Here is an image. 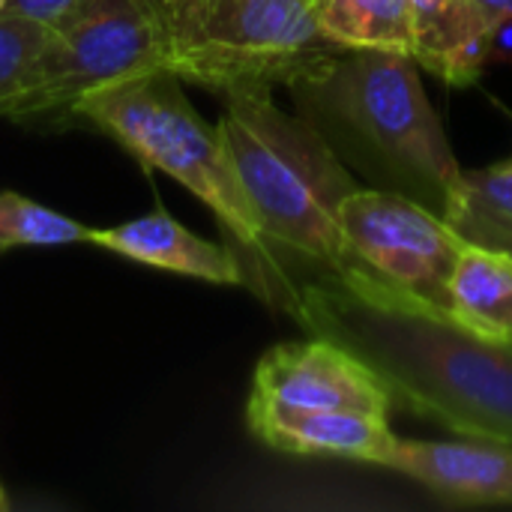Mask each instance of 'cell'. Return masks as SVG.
I'll return each instance as SVG.
<instances>
[{"label": "cell", "mask_w": 512, "mask_h": 512, "mask_svg": "<svg viewBox=\"0 0 512 512\" xmlns=\"http://www.w3.org/2000/svg\"><path fill=\"white\" fill-rule=\"evenodd\" d=\"M246 429L279 453L333 456L381 468L399 444L387 417L360 411H294L246 402Z\"/></svg>", "instance_id": "10"}, {"label": "cell", "mask_w": 512, "mask_h": 512, "mask_svg": "<svg viewBox=\"0 0 512 512\" xmlns=\"http://www.w3.org/2000/svg\"><path fill=\"white\" fill-rule=\"evenodd\" d=\"M288 93L342 159L375 177L381 189L444 213L465 168L420 81L414 54L342 51Z\"/></svg>", "instance_id": "2"}, {"label": "cell", "mask_w": 512, "mask_h": 512, "mask_svg": "<svg viewBox=\"0 0 512 512\" xmlns=\"http://www.w3.org/2000/svg\"><path fill=\"white\" fill-rule=\"evenodd\" d=\"M318 30L345 51L414 54V21L408 0H312Z\"/></svg>", "instance_id": "14"}, {"label": "cell", "mask_w": 512, "mask_h": 512, "mask_svg": "<svg viewBox=\"0 0 512 512\" xmlns=\"http://www.w3.org/2000/svg\"><path fill=\"white\" fill-rule=\"evenodd\" d=\"M282 312L309 336L357 354L393 405L459 438L512 444V345L378 288H348L327 276L294 279Z\"/></svg>", "instance_id": "1"}, {"label": "cell", "mask_w": 512, "mask_h": 512, "mask_svg": "<svg viewBox=\"0 0 512 512\" xmlns=\"http://www.w3.org/2000/svg\"><path fill=\"white\" fill-rule=\"evenodd\" d=\"M87 240L90 225L63 216L21 192H0V252L21 246H69Z\"/></svg>", "instance_id": "16"}, {"label": "cell", "mask_w": 512, "mask_h": 512, "mask_svg": "<svg viewBox=\"0 0 512 512\" xmlns=\"http://www.w3.org/2000/svg\"><path fill=\"white\" fill-rule=\"evenodd\" d=\"M165 69L210 93L291 90L345 48L327 42L312 0H156Z\"/></svg>", "instance_id": "5"}, {"label": "cell", "mask_w": 512, "mask_h": 512, "mask_svg": "<svg viewBox=\"0 0 512 512\" xmlns=\"http://www.w3.org/2000/svg\"><path fill=\"white\" fill-rule=\"evenodd\" d=\"M216 129L285 276L288 261L342 285L372 276L351 255L339 222L342 201L360 183L318 126L279 108L273 93H234Z\"/></svg>", "instance_id": "3"}, {"label": "cell", "mask_w": 512, "mask_h": 512, "mask_svg": "<svg viewBox=\"0 0 512 512\" xmlns=\"http://www.w3.org/2000/svg\"><path fill=\"white\" fill-rule=\"evenodd\" d=\"M75 123L108 135L147 171H162L189 189L243 258L249 288L270 306H285L291 282L264 237L222 135L195 111L174 72L153 69L90 93L81 99Z\"/></svg>", "instance_id": "4"}, {"label": "cell", "mask_w": 512, "mask_h": 512, "mask_svg": "<svg viewBox=\"0 0 512 512\" xmlns=\"http://www.w3.org/2000/svg\"><path fill=\"white\" fill-rule=\"evenodd\" d=\"M468 243L512 255V156L462 174V183L441 213Z\"/></svg>", "instance_id": "15"}, {"label": "cell", "mask_w": 512, "mask_h": 512, "mask_svg": "<svg viewBox=\"0 0 512 512\" xmlns=\"http://www.w3.org/2000/svg\"><path fill=\"white\" fill-rule=\"evenodd\" d=\"M339 222L357 264L375 276L372 288L450 315V279L468 240L441 213L396 189L360 186L342 201Z\"/></svg>", "instance_id": "7"}, {"label": "cell", "mask_w": 512, "mask_h": 512, "mask_svg": "<svg viewBox=\"0 0 512 512\" xmlns=\"http://www.w3.org/2000/svg\"><path fill=\"white\" fill-rule=\"evenodd\" d=\"M153 69H165L156 0H81L54 27L6 120L33 129L69 126L81 99Z\"/></svg>", "instance_id": "6"}, {"label": "cell", "mask_w": 512, "mask_h": 512, "mask_svg": "<svg viewBox=\"0 0 512 512\" xmlns=\"http://www.w3.org/2000/svg\"><path fill=\"white\" fill-rule=\"evenodd\" d=\"M81 6V0H6L3 12L6 15H24L33 21H42L48 27L63 24L75 9Z\"/></svg>", "instance_id": "19"}, {"label": "cell", "mask_w": 512, "mask_h": 512, "mask_svg": "<svg viewBox=\"0 0 512 512\" xmlns=\"http://www.w3.org/2000/svg\"><path fill=\"white\" fill-rule=\"evenodd\" d=\"M414 21V60L444 78L465 87L480 78L489 45L474 33L459 0H408Z\"/></svg>", "instance_id": "13"}, {"label": "cell", "mask_w": 512, "mask_h": 512, "mask_svg": "<svg viewBox=\"0 0 512 512\" xmlns=\"http://www.w3.org/2000/svg\"><path fill=\"white\" fill-rule=\"evenodd\" d=\"M51 33L54 27L42 21L0 12V117L3 120L15 96L24 90Z\"/></svg>", "instance_id": "17"}, {"label": "cell", "mask_w": 512, "mask_h": 512, "mask_svg": "<svg viewBox=\"0 0 512 512\" xmlns=\"http://www.w3.org/2000/svg\"><path fill=\"white\" fill-rule=\"evenodd\" d=\"M387 468L426 486L447 504L512 507V444L504 441L399 438Z\"/></svg>", "instance_id": "9"}, {"label": "cell", "mask_w": 512, "mask_h": 512, "mask_svg": "<svg viewBox=\"0 0 512 512\" xmlns=\"http://www.w3.org/2000/svg\"><path fill=\"white\" fill-rule=\"evenodd\" d=\"M3 6H6V0H0V12H3Z\"/></svg>", "instance_id": "21"}, {"label": "cell", "mask_w": 512, "mask_h": 512, "mask_svg": "<svg viewBox=\"0 0 512 512\" xmlns=\"http://www.w3.org/2000/svg\"><path fill=\"white\" fill-rule=\"evenodd\" d=\"M246 402L294 411H360L381 417L393 408L384 381L357 354L324 336L270 348L255 366Z\"/></svg>", "instance_id": "8"}, {"label": "cell", "mask_w": 512, "mask_h": 512, "mask_svg": "<svg viewBox=\"0 0 512 512\" xmlns=\"http://www.w3.org/2000/svg\"><path fill=\"white\" fill-rule=\"evenodd\" d=\"M450 315L483 339L512 345V255L465 243L450 279Z\"/></svg>", "instance_id": "12"}, {"label": "cell", "mask_w": 512, "mask_h": 512, "mask_svg": "<svg viewBox=\"0 0 512 512\" xmlns=\"http://www.w3.org/2000/svg\"><path fill=\"white\" fill-rule=\"evenodd\" d=\"M87 243L174 276L249 288L246 264L228 243H213L189 231L165 207H153L150 213L120 225L90 228Z\"/></svg>", "instance_id": "11"}, {"label": "cell", "mask_w": 512, "mask_h": 512, "mask_svg": "<svg viewBox=\"0 0 512 512\" xmlns=\"http://www.w3.org/2000/svg\"><path fill=\"white\" fill-rule=\"evenodd\" d=\"M6 507V501H3V489H0V510Z\"/></svg>", "instance_id": "20"}, {"label": "cell", "mask_w": 512, "mask_h": 512, "mask_svg": "<svg viewBox=\"0 0 512 512\" xmlns=\"http://www.w3.org/2000/svg\"><path fill=\"white\" fill-rule=\"evenodd\" d=\"M474 33L492 45V39L512 21V0H459Z\"/></svg>", "instance_id": "18"}]
</instances>
